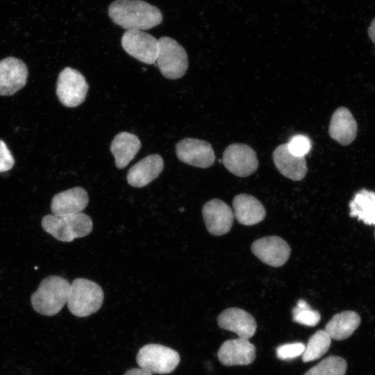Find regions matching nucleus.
<instances>
[{"label":"nucleus","mask_w":375,"mask_h":375,"mask_svg":"<svg viewBox=\"0 0 375 375\" xmlns=\"http://www.w3.org/2000/svg\"><path fill=\"white\" fill-rule=\"evenodd\" d=\"M251 249L260 260L274 267L283 265L291 252L289 244L276 235L266 236L255 240Z\"/></svg>","instance_id":"obj_11"},{"label":"nucleus","mask_w":375,"mask_h":375,"mask_svg":"<svg viewBox=\"0 0 375 375\" xmlns=\"http://www.w3.org/2000/svg\"><path fill=\"white\" fill-rule=\"evenodd\" d=\"M306 346L302 342L282 344L276 349V356L281 360H290L303 354Z\"/></svg>","instance_id":"obj_28"},{"label":"nucleus","mask_w":375,"mask_h":375,"mask_svg":"<svg viewBox=\"0 0 375 375\" xmlns=\"http://www.w3.org/2000/svg\"><path fill=\"white\" fill-rule=\"evenodd\" d=\"M15 164V160L6 143L0 140V172L10 169Z\"/></svg>","instance_id":"obj_29"},{"label":"nucleus","mask_w":375,"mask_h":375,"mask_svg":"<svg viewBox=\"0 0 375 375\" xmlns=\"http://www.w3.org/2000/svg\"><path fill=\"white\" fill-rule=\"evenodd\" d=\"M202 215L208 231L213 235L227 233L233 223L232 209L218 199H211L203 205Z\"/></svg>","instance_id":"obj_12"},{"label":"nucleus","mask_w":375,"mask_h":375,"mask_svg":"<svg viewBox=\"0 0 375 375\" xmlns=\"http://www.w3.org/2000/svg\"><path fill=\"white\" fill-rule=\"evenodd\" d=\"M89 201L88 192L81 187H75L53 196L51 211L53 215L81 213Z\"/></svg>","instance_id":"obj_18"},{"label":"nucleus","mask_w":375,"mask_h":375,"mask_svg":"<svg viewBox=\"0 0 375 375\" xmlns=\"http://www.w3.org/2000/svg\"><path fill=\"white\" fill-rule=\"evenodd\" d=\"M43 229L58 240L69 242L88 235L92 230V222L85 213L45 215L42 219Z\"/></svg>","instance_id":"obj_3"},{"label":"nucleus","mask_w":375,"mask_h":375,"mask_svg":"<svg viewBox=\"0 0 375 375\" xmlns=\"http://www.w3.org/2000/svg\"><path fill=\"white\" fill-rule=\"evenodd\" d=\"M360 324L359 315L352 310L335 314L325 326L331 339L342 340L350 337Z\"/></svg>","instance_id":"obj_22"},{"label":"nucleus","mask_w":375,"mask_h":375,"mask_svg":"<svg viewBox=\"0 0 375 375\" xmlns=\"http://www.w3.org/2000/svg\"><path fill=\"white\" fill-rule=\"evenodd\" d=\"M124 375H153V374L139 367L131 369Z\"/></svg>","instance_id":"obj_30"},{"label":"nucleus","mask_w":375,"mask_h":375,"mask_svg":"<svg viewBox=\"0 0 375 375\" xmlns=\"http://www.w3.org/2000/svg\"><path fill=\"white\" fill-rule=\"evenodd\" d=\"M124 49L135 59L151 65L156 62L158 41L149 33L140 30H128L122 37Z\"/></svg>","instance_id":"obj_8"},{"label":"nucleus","mask_w":375,"mask_h":375,"mask_svg":"<svg viewBox=\"0 0 375 375\" xmlns=\"http://www.w3.org/2000/svg\"><path fill=\"white\" fill-rule=\"evenodd\" d=\"M28 69L26 64L15 57L0 61V95L10 96L26 85Z\"/></svg>","instance_id":"obj_13"},{"label":"nucleus","mask_w":375,"mask_h":375,"mask_svg":"<svg viewBox=\"0 0 375 375\" xmlns=\"http://www.w3.org/2000/svg\"><path fill=\"white\" fill-rule=\"evenodd\" d=\"M233 215L243 225L252 226L262 222L266 210L256 197L247 194L236 195L233 200Z\"/></svg>","instance_id":"obj_19"},{"label":"nucleus","mask_w":375,"mask_h":375,"mask_svg":"<svg viewBox=\"0 0 375 375\" xmlns=\"http://www.w3.org/2000/svg\"><path fill=\"white\" fill-rule=\"evenodd\" d=\"M217 358L225 366L247 365L256 358V348L247 339L238 338L228 340L221 345Z\"/></svg>","instance_id":"obj_14"},{"label":"nucleus","mask_w":375,"mask_h":375,"mask_svg":"<svg viewBox=\"0 0 375 375\" xmlns=\"http://www.w3.org/2000/svg\"><path fill=\"white\" fill-rule=\"evenodd\" d=\"M274 165L279 172L293 181H301L308 171L305 157L292 153L288 143L278 146L272 154Z\"/></svg>","instance_id":"obj_17"},{"label":"nucleus","mask_w":375,"mask_h":375,"mask_svg":"<svg viewBox=\"0 0 375 375\" xmlns=\"http://www.w3.org/2000/svg\"><path fill=\"white\" fill-rule=\"evenodd\" d=\"M350 216L367 225L375 226V192L365 189L358 192L349 203Z\"/></svg>","instance_id":"obj_23"},{"label":"nucleus","mask_w":375,"mask_h":375,"mask_svg":"<svg viewBox=\"0 0 375 375\" xmlns=\"http://www.w3.org/2000/svg\"><path fill=\"white\" fill-rule=\"evenodd\" d=\"M136 360L142 369L151 374H166L172 372L178 366L180 356L168 347L149 344L139 350Z\"/></svg>","instance_id":"obj_6"},{"label":"nucleus","mask_w":375,"mask_h":375,"mask_svg":"<svg viewBox=\"0 0 375 375\" xmlns=\"http://www.w3.org/2000/svg\"><path fill=\"white\" fill-rule=\"evenodd\" d=\"M310 138L303 135H294L288 142L290 151L297 156L305 157L311 149Z\"/></svg>","instance_id":"obj_27"},{"label":"nucleus","mask_w":375,"mask_h":375,"mask_svg":"<svg viewBox=\"0 0 375 375\" xmlns=\"http://www.w3.org/2000/svg\"><path fill=\"white\" fill-rule=\"evenodd\" d=\"M331 138L342 145L351 144L356 137L357 123L351 112L340 107L333 112L328 128Z\"/></svg>","instance_id":"obj_20"},{"label":"nucleus","mask_w":375,"mask_h":375,"mask_svg":"<svg viewBox=\"0 0 375 375\" xmlns=\"http://www.w3.org/2000/svg\"><path fill=\"white\" fill-rule=\"evenodd\" d=\"M108 15L126 31L148 30L162 21L161 11L143 0H115L108 7Z\"/></svg>","instance_id":"obj_1"},{"label":"nucleus","mask_w":375,"mask_h":375,"mask_svg":"<svg viewBox=\"0 0 375 375\" xmlns=\"http://www.w3.org/2000/svg\"><path fill=\"white\" fill-rule=\"evenodd\" d=\"M347 361L342 357L329 356L311 367L303 375H345Z\"/></svg>","instance_id":"obj_25"},{"label":"nucleus","mask_w":375,"mask_h":375,"mask_svg":"<svg viewBox=\"0 0 375 375\" xmlns=\"http://www.w3.org/2000/svg\"><path fill=\"white\" fill-rule=\"evenodd\" d=\"M163 167V159L160 155L147 156L129 169L128 183L134 188L144 187L159 176Z\"/></svg>","instance_id":"obj_16"},{"label":"nucleus","mask_w":375,"mask_h":375,"mask_svg":"<svg viewBox=\"0 0 375 375\" xmlns=\"http://www.w3.org/2000/svg\"><path fill=\"white\" fill-rule=\"evenodd\" d=\"M294 322L308 326H315L320 321L321 316L318 311L312 310L303 299H299L297 306L292 309Z\"/></svg>","instance_id":"obj_26"},{"label":"nucleus","mask_w":375,"mask_h":375,"mask_svg":"<svg viewBox=\"0 0 375 375\" xmlns=\"http://www.w3.org/2000/svg\"><path fill=\"white\" fill-rule=\"evenodd\" d=\"M140 148L141 142L135 135L125 131L116 135L110 145L116 167L118 169L126 167Z\"/></svg>","instance_id":"obj_21"},{"label":"nucleus","mask_w":375,"mask_h":375,"mask_svg":"<svg viewBox=\"0 0 375 375\" xmlns=\"http://www.w3.org/2000/svg\"><path fill=\"white\" fill-rule=\"evenodd\" d=\"M331 338L324 330H319L308 340L302 354L304 362L320 358L329 349Z\"/></svg>","instance_id":"obj_24"},{"label":"nucleus","mask_w":375,"mask_h":375,"mask_svg":"<svg viewBox=\"0 0 375 375\" xmlns=\"http://www.w3.org/2000/svg\"><path fill=\"white\" fill-rule=\"evenodd\" d=\"M368 35L371 40L375 44V18H374L368 28Z\"/></svg>","instance_id":"obj_31"},{"label":"nucleus","mask_w":375,"mask_h":375,"mask_svg":"<svg viewBox=\"0 0 375 375\" xmlns=\"http://www.w3.org/2000/svg\"><path fill=\"white\" fill-rule=\"evenodd\" d=\"M102 288L90 280L78 278L70 285L67 306L70 312L79 317L96 312L103 301Z\"/></svg>","instance_id":"obj_4"},{"label":"nucleus","mask_w":375,"mask_h":375,"mask_svg":"<svg viewBox=\"0 0 375 375\" xmlns=\"http://www.w3.org/2000/svg\"><path fill=\"white\" fill-rule=\"evenodd\" d=\"M217 323L220 328L247 340L255 334L257 326L253 317L239 308H229L222 311L217 317Z\"/></svg>","instance_id":"obj_15"},{"label":"nucleus","mask_w":375,"mask_h":375,"mask_svg":"<svg viewBox=\"0 0 375 375\" xmlns=\"http://www.w3.org/2000/svg\"><path fill=\"white\" fill-rule=\"evenodd\" d=\"M88 88L85 77L78 70L68 67L60 72L56 94L65 106L74 108L81 104L85 99Z\"/></svg>","instance_id":"obj_7"},{"label":"nucleus","mask_w":375,"mask_h":375,"mask_svg":"<svg viewBox=\"0 0 375 375\" xmlns=\"http://www.w3.org/2000/svg\"><path fill=\"white\" fill-rule=\"evenodd\" d=\"M69 289V283L61 276H49L45 278L31 295L33 308L42 315H56L67 303Z\"/></svg>","instance_id":"obj_2"},{"label":"nucleus","mask_w":375,"mask_h":375,"mask_svg":"<svg viewBox=\"0 0 375 375\" xmlns=\"http://www.w3.org/2000/svg\"><path fill=\"white\" fill-rule=\"evenodd\" d=\"M222 162L231 173L239 177L251 175L258 166L256 151L249 145L242 143L228 146L224 151Z\"/></svg>","instance_id":"obj_9"},{"label":"nucleus","mask_w":375,"mask_h":375,"mask_svg":"<svg viewBox=\"0 0 375 375\" xmlns=\"http://www.w3.org/2000/svg\"><path fill=\"white\" fill-rule=\"evenodd\" d=\"M157 65L162 75L168 79L181 78L188 67L185 49L174 39L163 36L158 40Z\"/></svg>","instance_id":"obj_5"},{"label":"nucleus","mask_w":375,"mask_h":375,"mask_svg":"<svg viewBox=\"0 0 375 375\" xmlns=\"http://www.w3.org/2000/svg\"><path fill=\"white\" fill-rule=\"evenodd\" d=\"M176 153L181 162L200 168L210 167L215 160L211 144L195 138H185L179 141L176 147Z\"/></svg>","instance_id":"obj_10"}]
</instances>
